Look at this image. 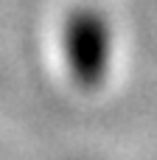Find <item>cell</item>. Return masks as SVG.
Segmentation results:
<instances>
[{
  "label": "cell",
  "mask_w": 157,
  "mask_h": 160,
  "mask_svg": "<svg viewBox=\"0 0 157 160\" xmlns=\"http://www.w3.org/2000/svg\"><path fill=\"white\" fill-rule=\"evenodd\" d=\"M112 51H115V31L104 8L81 3L65 14L62 53L76 87L87 93L98 90L110 76Z\"/></svg>",
  "instance_id": "cell-1"
}]
</instances>
